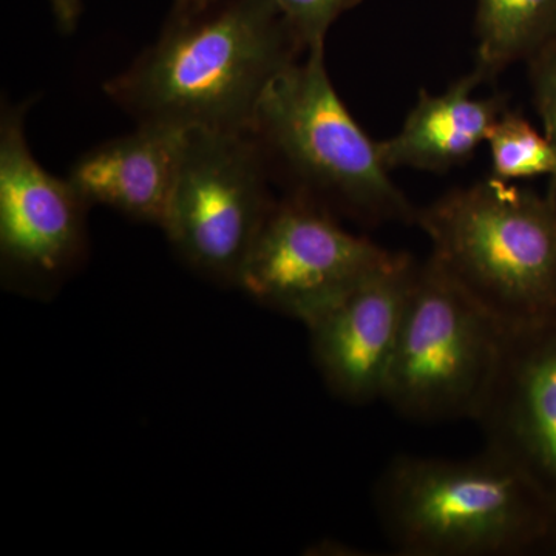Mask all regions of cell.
<instances>
[{
  "label": "cell",
  "instance_id": "1",
  "mask_svg": "<svg viewBox=\"0 0 556 556\" xmlns=\"http://www.w3.org/2000/svg\"><path fill=\"white\" fill-rule=\"evenodd\" d=\"M302 56L274 0H219L167 20L104 93L137 126L249 131L269 84Z\"/></svg>",
  "mask_w": 556,
  "mask_h": 556
},
{
  "label": "cell",
  "instance_id": "2",
  "mask_svg": "<svg viewBox=\"0 0 556 556\" xmlns=\"http://www.w3.org/2000/svg\"><path fill=\"white\" fill-rule=\"evenodd\" d=\"M391 546L405 556L556 554V503L489 448L464 459L397 455L375 485Z\"/></svg>",
  "mask_w": 556,
  "mask_h": 556
},
{
  "label": "cell",
  "instance_id": "3",
  "mask_svg": "<svg viewBox=\"0 0 556 556\" xmlns=\"http://www.w3.org/2000/svg\"><path fill=\"white\" fill-rule=\"evenodd\" d=\"M251 135L274 185L361 226L416 225L417 207L391 179L375 141L332 86L325 50L309 51L269 84Z\"/></svg>",
  "mask_w": 556,
  "mask_h": 556
},
{
  "label": "cell",
  "instance_id": "4",
  "mask_svg": "<svg viewBox=\"0 0 556 556\" xmlns=\"http://www.w3.org/2000/svg\"><path fill=\"white\" fill-rule=\"evenodd\" d=\"M428 258L507 331L556 318V188L493 177L417 207Z\"/></svg>",
  "mask_w": 556,
  "mask_h": 556
},
{
  "label": "cell",
  "instance_id": "5",
  "mask_svg": "<svg viewBox=\"0 0 556 556\" xmlns=\"http://www.w3.org/2000/svg\"><path fill=\"white\" fill-rule=\"evenodd\" d=\"M507 332L430 258L419 262L382 401L413 422L475 420Z\"/></svg>",
  "mask_w": 556,
  "mask_h": 556
},
{
  "label": "cell",
  "instance_id": "6",
  "mask_svg": "<svg viewBox=\"0 0 556 556\" xmlns=\"http://www.w3.org/2000/svg\"><path fill=\"white\" fill-rule=\"evenodd\" d=\"M268 166L251 131L186 130L185 148L161 229L201 277L239 288L268 219Z\"/></svg>",
  "mask_w": 556,
  "mask_h": 556
},
{
  "label": "cell",
  "instance_id": "7",
  "mask_svg": "<svg viewBox=\"0 0 556 556\" xmlns=\"http://www.w3.org/2000/svg\"><path fill=\"white\" fill-rule=\"evenodd\" d=\"M28 108L3 101L0 110V277L9 291L49 299L86 262L90 206L33 155Z\"/></svg>",
  "mask_w": 556,
  "mask_h": 556
},
{
  "label": "cell",
  "instance_id": "8",
  "mask_svg": "<svg viewBox=\"0 0 556 556\" xmlns=\"http://www.w3.org/2000/svg\"><path fill=\"white\" fill-rule=\"evenodd\" d=\"M394 255L348 230L327 208L283 195L249 254L239 288L306 327Z\"/></svg>",
  "mask_w": 556,
  "mask_h": 556
},
{
  "label": "cell",
  "instance_id": "9",
  "mask_svg": "<svg viewBox=\"0 0 556 556\" xmlns=\"http://www.w3.org/2000/svg\"><path fill=\"white\" fill-rule=\"evenodd\" d=\"M419 262L396 252L388 265L306 325L318 375L340 401H382Z\"/></svg>",
  "mask_w": 556,
  "mask_h": 556
},
{
  "label": "cell",
  "instance_id": "10",
  "mask_svg": "<svg viewBox=\"0 0 556 556\" xmlns=\"http://www.w3.org/2000/svg\"><path fill=\"white\" fill-rule=\"evenodd\" d=\"M475 422L485 448L510 460L556 503V318L507 332Z\"/></svg>",
  "mask_w": 556,
  "mask_h": 556
},
{
  "label": "cell",
  "instance_id": "11",
  "mask_svg": "<svg viewBox=\"0 0 556 556\" xmlns=\"http://www.w3.org/2000/svg\"><path fill=\"white\" fill-rule=\"evenodd\" d=\"M186 130L137 126L131 134L87 150L70 167L67 179L90 207L104 206L135 222L161 228Z\"/></svg>",
  "mask_w": 556,
  "mask_h": 556
},
{
  "label": "cell",
  "instance_id": "12",
  "mask_svg": "<svg viewBox=\"0 0 556 556\" xmlns=\"http://www.w3.org/2000/svg\"><path fill=\"white\" fill-rule=\"evenodd\" d=\"M482 79L471 70L444 93L422 90L401 130L379 141L383 163L391 172L408 169L444 174L473 159L479 146L508 109L504 94L475 98Z\"/></svg>",
  "mask_w": 556,
  "mask_h": 556
},
{
  "label": "cell",
  "instance_id": "13",
  "mask_svg": "<svg viewBox=\"0 0 556 556\" xmlns=\"http://www.w3.org/2000/svg\"><path fill=\"white\" fill-rule=\"evenodd\" d=\"M473 72L492 83L556 42V0H478Z\"/></svg>",
  "mask_w": 556,
  "mask_h": 556
},
{
  "label": "cell",
  "instance_id": "14",
  "mask_svg": "<svg viewBox=\"0 0 556 556\" xmlns=\"http://www.w3.org/2000/svg\"><path fill=\"white\" fill-rule=\"evenodd\" d=\"M486 142L492 155V177L501 181L543 177L556 188V148L519 112L507 109L496 121Z\"/></svg>",
  "mask_w": 556,
  "mask_h": 556
},
{
  "label": "cell",
  "instance_id": "15",
  "mask_svg": "<svg viewBox=\"0 0 556 556\" xmlns=\"http://www.w3.org/2000/svg\"><path fill=\"white\" fill-rule=\"evenodd\" d=\"M303 54L325 50L334 22L361 0H274Z\"/></svg>",
  "mask_w": 556,
  "mask_h": 556
},
{
  "label": "cell",
  "instance_id": "16",
  "mask_svg": "<svg viewBox=\"0 0 556 556\" xmlns=\"http://www.w3.org/2000/svg\"><path fill=\"white\" fill-rule=\"evenodd\" d=\"M533 104L543 121L544 135L556 148V42L526 62Z\"/></svg>",
  "mask_w": 556,
  "mask_h": 556
},
{
  "label": "cell",
  "instance_id": "17",
  "mask_svg": "<svg viewBox=\"0 0 556 556\" xmlns=\"http://www.w3.org/2000/svg\"><path fill=\"white\" fill-rule=\"evenodd\" d=\"M58 30L70 35L78 27L83 14V0H49Z\"/></svg>",
  "mask_w": 556,
  "mask_h": 556
},
{
  "label": "cell",
  "instance_id": "18",
  "mask_svg": "<svg viewBox=\"0 0 556 556\" xmlns=\"http://www.w3.org/2000/svg\"><path fill=\"white\" fill-rule=\"evenodd\" d=\"M219 0H174L170 14L167 20H188L203 13Z\"/></svg>",
  "mask_w": 556,
  "mask_h": 556
}]
</instances>
